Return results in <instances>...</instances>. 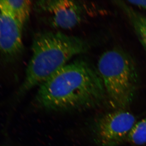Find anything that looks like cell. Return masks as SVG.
Instances as JSON below:
<instances>
[{"label":"cell","mask_w":146,"mask_h":146,"mask_svg":"<svg viewBox=\"0 0 146 146\" xmlns=\"http://www.w3.org/2000/svg\"><path fill=\"white\" fill-rule=\"evenodd\" d=\"M106 96L97 68L80 59L65 65L39 86L34 102L44 110L66 112L96 107Z\"/></svg>","instance_id":"cell-1"},{"label":"cell","mask_w":146,"mask_h":146,"mask_svg":"<svg viewBox=\"0 0 146 146\" xmlns=\"http://www.w3.org/2000/svg\"><path fill=\"white\" fill-rule=\"evenodd\" d=\"M88 48V43L78 36L59 31L37 33L33 38L32 55L18 96L39 87L67 65L72 58L85 52Z\"/></svg>","instance_id":"cell-2"},{"label":"cell","mask_w":146,"mask_h":146,"mask_svg":"<svg viewBox=\"0 0 146 146\" xmlns=\"http://www.w3.org/2000/svg\"><path fill=\"white\" fill-rule=\"evenodd\" d=\"M97 70L112 104L124 109L132 101L138 85V72L132 58L123 50L111 49L101 55Z\"/></svg>","instance_id":"cell-3"},{"label":"cell","mask_w":146,"mask_h":146,"mask_svg":"<svg viewBox=\"0 0 146 146\" xmlns=\"http://www.w3.org/2000/svg\"><path fill=\"white\" fill-rule=\"evenodd\" d=\"M136 123L135 116L124 109L104 114L94 123L95 138L100 146H117L126 140Z\"/></svg>","instance_id":"cell-4"},{"label":"cell","mask_w":146,"mask_h":146,"mask_svg":"<svg viewBox=\"0 0 146 146\" xmlns=\"http://www.w3.org/2000/svg\"><path fill=\"white\" fill-rule=\"evenodd\" d=\"M35 10L49 16L53 27L63 29L74 27L81 23L86 13L85 4L67 0H46L36 1Z\"/></svg>","instance_id":"cell-5"},{"label":"cell","mask_w":146,"mask_h":146,"mask_svg":"<svg viewBox=\"0 0 146 146\" xmlns=\"http://www.w3.org/2000/svg\"><path fill=\"white\" fill-rule=\"evenodd\" d=\"M0 51L9 56H14L23 49V27L13 16L0 11Z\"/></svg>","instance_id":"cell-6"},{"label":"cell","mask_w":146,"mask_h":146,"mask_svg":"<svg viewBox=\"0 0 146 146\" xmlns=\"http://www.w3.org/2000/svg\"><path fill=\"white\" fill-rule=\"evenodd\" d=\"M31 1L0 0V11L10 13L23 27L29 20L31 12Z\"/></svg>","instance_id":"cell-7"},{"label":"cell","mask_w":146,"mask_h":146,"mask_svg":"<svg viewBox=\"0 0 146 146\" xmlns=\"http://www.w3.org/2000/svg\"><path fill=\"white\" fill-rule=\"evenodd\" d=\"M116 3L130 21L138 39L146 51V16L134 10L125 2L117 1Z\"/></svg>","instance_id":"cell-8"},{"label":"cell","mask_w":146,"mask_h":146,"mask_svg":"<svg viewBox=\"0 0 146 146\" xmlns=\"http://www.w3.org/2000/svg\"><path fill=\"white\" fill-rule=\"evenodd\" d=\"M126 140L136 145H142L146 143V117L135 123Z\"/></svg>","instance_id":"cell-9"},{"label":"cell","mask_w":146,"mask_h":146,"mask_svg":"<svg viewBox=\"0 0 146 146\" xmlns=\"http://www.w3.org/2000/svg\"><path fill=\"white\" fill-rule=\"evenodd\" d=\"M128 3L146 10V1H128Z\"/></svg>","instance_id":"cell-10"},{"label":"cell","mask_w":146,"mask_h":146,"mask_svg":"<svg viewBox=\"0 0 146 146\" xmlns=\"http://www.w3.org/2000/svg\"><path fill=\"white\" fill-rule=\"evenodd\" d=\"M1 12H0V18H1Z\"/></svg>","instance_id":"cell-11"}]
</instances>
